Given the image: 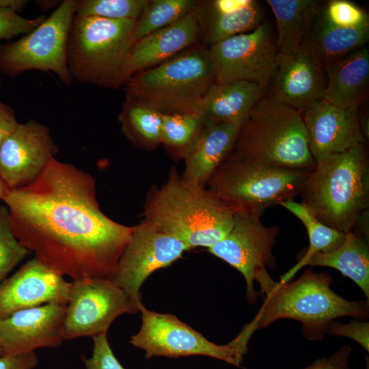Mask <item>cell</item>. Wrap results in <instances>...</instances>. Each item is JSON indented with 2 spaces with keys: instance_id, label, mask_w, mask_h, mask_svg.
<instances>
[{
  "instance_id": "obj_20",
  "label": "cell",
  "mask_w": 369,
  "mask_h": 369,
  "mask_svg": "<svg viewBox=\"0 0 369 369\" xmlns=\"http://www.w3.org/2000/svg\"><path fill=\"white\" fill-rule=\"evenodd\" d=\"M200 31V18L193 9L172 24L135 42L126 64V79L171 59L194 44Z\"/></svg>"
},
{
  "instance_id": "obj_23",
  "label": "cell",
  "mask_w": 369,
  "mask_h": 369,
  "mask_svg": "<svg viewBox=\"0 0 369 369\" xmlns=\"http://www.w3.org/2000/svg\"><path fill=\"white\" fill-rule=\"evenodd\" d=\"M327 73L323 100L342 109L358 108L366 100L369 51L366 46L324 68Z\"/></svg>"
},
{
  "instance_id": "obj_8",
  "label": "cell",
  "mask_w": 369,
  "mask_h": 369,
  "mask_svg": "<svg viewBox=\"0 0 369 369\" xmlns=\"http://www.w3.org/2000/svg\"><path fill=\"white\" fill-rule=\"evenodd\" d=\"M310 172L266 165L234 153L217 169L206 185L235 213L260 216L269 206L299 194Z\"/></svg>"
},
{
  "instance_id": "obj_2",
  "label": "cell",
  "mask_w": 369,
  "mask_h": 369,
  "mask_svg": "<svg viewBox=\"0 0 369 369\" xmlns=\"http://www.w3.org/2000/svg\"><path fill=\"white\" fill-rule=\"evenodd\" d=\"M259 283L264 302L255 318L247 324L253 332L281 319H292L302 324V333L310 340L324 338L333 320L352 316L366 320L369 301H349L331 288L332 278L327 273L304 271L297 279L282 283L273 280L266 269L260 271Z\"/></svg>"
},
{
  "instance_id": "obj_25",
  "label": "cell",
  "mask_w": 369,
  "mask_h": 369,
  "mask_svg": "<svg viewBox=\"0 0 369 369\" xmlns=\"http://www.w3.org/2000/svg\"><path fill=\"white\" fill-rule=\"evenodd\" d=\"M327 266L339 271L353 280L369 297V247L362 232L346 233L342 244L336 250L316 253L302 265Z\"/></svg>"
},
{
  "instance_id": "obj_43",
  "label": "cell",
  "mask_w": 369,
  "mask_h": 369,
  "mask_svg": "<svg viewBox=\"0 0 369 369\" xmlns=\"http://www.w3.org/2000/svg\"><path fill=\"white\" fill-rule=\"evenodd\" d=\"M9 188L0 177V200H3Z\"/></svg>"
},
{
  "instance_id": "obj_46",
  "label": "cell",
  "mask_w": 369,
  "mask_h": 369,
  "mask_svg": "<svg viewBox=\"0 0 369 369\" xmlns=\"http://www.w3.org/2000/svg\"><path fill=\"white\" fill-rule=\"evenodd\" d=\"M2 353V349H1V344H0V355H1Z\"/></svg>"
},
{
  "instance_id": "obj_39",
  "label": "cell",
  "mask_w": 369,
  "mask_h": 369,
  "mask_svg": "<svg viewBox=\"0 0 369 369\" xmlns=\"http://www.w3.org/2000/svg\"><path fill=\"white\" fill-rule=\"evenodd\" d=\"M38 359L35 352L0 355V369H33Z\"/></svg>"
},
{
  "instance_id": "obj_44",
  "label": "cell",
  "mask_w": 369,
  "mask_h": 369,
  "mask_svg": "<svg viewBox=\"0 0 369 369\" xmlns=\"http://www.w3.org/2000/svg\"><path fill=\"white\" fill-rule=\"evenodd\" d=\"M365 369H369V359L368 357H365Z\"/></svg>"
},
{
  "instance_id": "obj_4",
  "label": "cell",
  "mask_w": 369,
  "mask_h": 369,
  "mask_svg": "<svg viewBox=\"0 0 369 369\" xmlns=\"http://www.w3.org/2000/svg\"><path fill=\"white\" fill-rule=\"evenodd\" d=\"M302 202L323 223L348 233L369 205V163L364 144L319 163L301 191Z\"/></svg>"
},
{
  "instance_id": "obj_12",
  "label": "cell",
  "mask_w": 369,
  "mask_h": 369,
  "mask_svg": "<svg viewBox=\"0 0 369 369\" xmlns=\"http://www.w3.org/2000/svg\"><path fill=\"white\" fill-rule=\"evenodd\" d=\"M207 50L215 82L248 81L265 89L270 84L278 52L267 22L250 32L213 44Z\"/></svg>"
},
{
  "instance_id": "obj_42",
  "label": "cell",
  "mask_w": 369,
  "mask_h": 369,
  "mask_svg": "<svg viewBox=\"0 0 369 369\" xmlns=\"http://www.w3.org/2000/svg\"><path fill=\"white\" fill-rule=\"evenodd\" d=\"M27 3L26 0H0V10H11L19 13Z\"/></svg>"
},
{
  "instance_id": "obj_7",
  "label": "cell",
  "mask_w": 369,
  "mask_h": 369,
  "mask_svg": "<svg viewBox=\"0 0 369 369\" xmlns=\"http://www.w3.org/2000/svg\"><path fill=\"white\" fill-rule=\"evenodd\" d=\"M215 82L208 50L196 49L132 75L126 98L162 114L197 113Z\"/></svg>"
},
{
  "instance_id": "obj_30",
  "label": "cell",
  "mask_w": 369,
  "mask_h": 369,
  "mask_svg": "<svg viewBox=\"0 0 369 369\" xmlns=\"http://www.w3.org/2000/svg\"><path fill=\"white\" fill-rule=\"evenodd\" d=\"M196 1L193 0H154L137 20L134 43L146 36L176 22L195 9Z\"/></svg>"
},
{
  "instance_id": "obj_32",
  "label": "cell",
  "mask_w": 369,
  "mask_h": 369,
  "mask_svg": "<svg viewBox=\"0 0 369 369\" xmlns=\"http://www.w3.org/2000/svg\"><path fill=\"white\" fill-rule=\"evenodd\" d=\"M148 0H76V14L113 20H137Z\"/></svg>"
},
{
  "instance_id": "obj_15",
  "label": "cell",
  "mask_w": 369,
  "mask_h": 369,
  "mask_svg": "<svg viewBox=\"0 0 369 369\" xmlns=\"http://www.w3.org/2000/svg\"><path fill=\"white\" fill-rule=\"evenodd\" d=\"M57 152L46 126L33 120L18 123L0 147V177L9 189L27 185Z\"/></svg>"
},
{
  "instance_id": "obj_13",
  "label": "cell",
  "mask_w": 369,
  "mask_h": 369,
  "mask_svg": "<svg viewBox=\"0 0 369 369\" xmlns=\"http://www.w3.org/2000/svg\"><path fill=\"white\" fill-rule=\"evenodd\" d=\"M189 249L175 236L143 220L133 226L131 237L109 278L139 304L142 303L140 289L148 277Z\"/></svg>"
},
{
  "instance_id": "obj_19",
  "label": "cell",
  "mask_w": 369,
  "mask_h": 369,
  "mask_svg": "<svg viewBox=\"0 0 369 369\" xmlns=\"http://www.w3.org/2000/svg\"><path fill=\"white\" fill-rule=\"evenodd\" d=\"M323 70L302 46L290 54L278 53L269 96L302 113L323 99L326 87Z\"/></svg>"
},
{
  "instance_id": "obj_24",
  "label": "cell",
  "mask_w": 369,
  "mask_h": 369,
  "mask_svg": "<svg viewBox=\"0 0 369 369\" xmlns=\"http://www.w3.org/2000/svg\"><path fill=\"white\" fill-rule=\"evenodd\" d=\"M368 39L369 25L353 28L335 26L320 10L301 46L325 68L366 46Z\"/></svg>"
},
{
  "instance_id": "obj_40",
  "label": "cell",
  "mask_w": 369,
  "mask_h": 369,
  "mask_svg": "<svg viewBox=\"0 0 369 369\" xmlns=\"http://www.w3.org/2000/svg\"><path fill=\"white\" fill-rule=\"evenodd\" d=\"M18 123L13 108L0 100V147Z\"/></svg>"
},
{
  "instance_id": "obj_37",
  "label": "cell",
  "mask_w": 369,
  "mask_h": 369,
  "mask_svg": "<svg viewBox=\"0 0 369 369\" xmlns=\"http://www.w3.org/2000/svg\"><path fill=\"white\" fill-rule=\"evenodd\" d=\"M326 333L332 336H344L360 344L367 352L369 351V323L355 320L347 324L331 323Z\"/></svg>"
},
{
  "instance_id": "obj_28",
  "label": "cell",
  "mask_w": 369,
  "mask_h": 369,
  "mask_svg": "<svg viewBox=\"0 0 369 369\" xmlns=\"http://www.w3.org/2000/svg\"><path fill=\"white\" fill-rule=\"evenodd\" d=\"M123 134L135 146L152 149L161 144V113L125 98L118 117Z\"/></svg>"
},
{
  "instance_id": "obj_10",
  "label": "cell",
  "mask_w": 369,
  "mask_h": 369,
  "mask_svg": "<svg viewBox=\"0 0 369 369\" xmlns=\"http://www.w3.org/2000/svg\"><path fill=\"white\" fill-rule=\"evenodd\" d=\"M141 325L130 344L145 352V357H180L203 355L240 366L250 338L241 331L230 342L219 345L175 315L162 314L139 305Z\"/></svg>"
},
{
  "instance_id": "obj_16",
  "label": "cell",
  "mask_w": 369,
  "mask_h": 369,
  "mask_svg": "<svg viewBox=\"0 0 369 369\" xmlns=\"http://www.w3.org/2000/svg\"><path fill=\"white\" fill-rule=\"evenodd\" d=\"M301 115L316 163L366 141L357 108L342 109L323 99Z\"/></svg>"
},
{
  "instance_id": "obj_27",
  "label": "cell",
  "mask_w": 369,
  "mask_h": 369,
  "mask_svg": "<svg viewBox=\"0 0 369 369\" xmlns=\"http://www.w3.org/2000/svg\"><path fill=\"white\" fill-rule=\"evenodd\" d=\"M279 205L292 213L303 223L309 237L307 251L293 267L281 277L279 282L286 283L290 281L312 255L330 252L338 249L345 240L346 233L323 223L303 203L297 202L293 199L280 202Z\"/></svg>"
},
{
  "instance_id": "obj_14",
  "label": "cell",
  "mask_w": 369,
  "mask_h": 369,
  "mask_svg": "<svg viewBox=\"0 0 369 369\" xmlns=\"http://www.w3.org/2000/svg\"><path fill=\"white\" fill-rule=\"evenodd\" d=\"M260 215L237 211L234 215L233 226L221 241L208 248L215 256L238 271L244 277L246 297L254 303L258 297L254 282L258 273L275 267L272 249L279 234L277 226H266Z\"/></svg>"
},
{
  "instance_id": "obj_41",
  "label": "cell",
  "mask_w": 369,
  "mask_h": 369,
  "mask_svg": "<svg viewBox=\"0 0 369 369\" xmlns=\"http://www.w3.org/2000/svg\"><path fill=\"white\" fill-rule=\"evenodd\" d=\"M253 0H215L211 3L213 14L230 13L249 5Z\"/></svg>"
},
{
  "instance_id": "obj_31",
  "label": "cell",
  "mask_w": 369,
  "mask_h": 369,
  "mask_svg": "<svg viewBox=\"0 0 369 369\" xmlns=\"http://www.w3.org/2000/svg\"><path fill=\"white\" fill-rule=\"evenodd\" d=\"M262 23V12L256 1L236 11L213 14L208 38L210 44L226 38L250 32Z\"/></svg>"
},
{
  "instance_id": "obj_38",
  "label": "cell",
  "mask_w": 369,
  "mask_h": 369,
  "mask_svg": "<svg viewBox=\"0 0 369 369\" xmlns=\"http://www.w3.org/2000/svg\"><path fill=\"white\" fill-rule=\"evenodd\" d=\"M351 348L342 346L328 357H321L303 369H351L348 359Z\"/></svg>"
},
{
  "instance_id": "obj_34",
  "label": "cell",
  "mask_w": 369,
  "mask_h": 369,
  "mask_svg": "<svg viewBox=\"0 0 369 369\" xmlns=\"http://www.w3.org/2000/svg\"><path fill=\"white\" fill-rule=\"evenodd\" d=\"M320 12L323 17L335 26L353 28L369 25L368 14L350 1H330Z\"/></svg>"
},
{
  "instance_id": "obj_33",
  "label": "cell",
  "mask_w": 369,
  "mask_h": 369,
  "mask_svg": "<svg viewBox=\"0 0 369 369\" xmlns=\"http://www.w3.org/2000/svg\"><path fill=\"white\" fill-rule=\"evenodd\" d=\"M31 254L14 236L7 206L0 204V284L16 266Z\"/></svg>"
},
{
  "instance_id": "obj_18",
  "label": "cell",
  "mask_w": 369,
  "mask_h": 369,
  "mask_svg": "<svg viewBox=\"0 0 369 369\" xmlns=\"http://www.w3.org/2000/svg\"><path fill=\"white\" fill-rule=\"evenodd\" d=\"M70 282L35 258L0 284V320L49 303L67 305Z\"/></svg>"
},
{
  "instance_id": "obj_9",
  "label": "cell",
  "mask_w": 369,
  "mask_h": 369,
  "mask_svg": "<svg viewBox=\"0 0 369 369\" xmlns=\"http://www.w3.org/2000/svg\"><path fill=\"white\" fill-rule=\"evenodd\" d=\"M76 14V0H64L33 30L16 41L0 44V73L14 78L29 70L53 72L70 86L68 38Z\"/></svg>"
},
{
  "instance_id": "obj_5",
  "label": "cell",
  "mask_w": 369,
  "mask_h": 369,
  "mask_svg": "<svg viewBox=\"0 0 369 369\" xmlns=\"http://www.w3.org/2000/svg\"><path fill=\"white\" fill-rule=\"evenodd\" d=\"M136 21L75 14L66 51L73 80L109 89L124 85Z\"/></svg>"
},
{
  "instance_id": "obj_1",
  "label": "cell",
  "mask_w": 369,
  "mask_h": 369,
  "mask_svg": "<svg viewBox=\"0 0 369 369\" xmlns=\"http://www.w3.org/2000/svg\"><path fill=\"white\" fill-rule=\"evenodd\" d=\"M2 201L17 240L72 280L112 275L133 230L102 213L90 174L55 157L35 180L9 189Z\"/></svg>"
},
{
  "instance_id": "obj_11",
  "label": "cell",
  "mask_w": 369,
  "mask_h": 369,
  "mask_svg": "<svg viewBox=\"0 0 369 369\" xmlns=\"http://www.w3.org/2000/svg\"><path fill=\"white\" fill-rule=\"evenodd\" d=\"M141 303L135 302L109 277L74 279L70 282L64 339L106 333L120 315L139 312Z\"/></svg>"
},
{
  "instance_id": "obj_35",
  "label": "cell",
  "mask_w": 369,
  "mask_h": 369,
  "mask_svg": "<svg viewBox=\"0 0 369 369\" xmlns=\"http://www.w3.org/2000/svg\"><path fill=\"white\" fill-rule=\"evenodd\" d=\"M45 18L44 15H40L27 18L14 10H0V40H10L26 34L39 25Z\"/></svg>"
},
{
  "instance_id": "obj_21",
  "label": "cell",
  "mask_w": 369,
  "mask_h": 369,
  "mask_svg": "<svg viewBox=\"0 0 369 369\" xmlns=\"http://www.w3.org/2000/svg\"><path fill=\"white\" fill-rule=\"evenodd\" d=\"M240 128L228 123H204L195 142L183 157L182 180L191 184L206 187L234 147Z\"/></svg>"
},
{
  "instance_id": "obj_29",
  "label": "cell",
  "mask_w": 369,
  "mask_h": 369,
  "mask_svg": "<svg viewBox=\"0 0 369 369\" xmlns=\"http://www.w3.org/2000/svg\"><path fill=\"white\" fill-rule=\"evenodd\" d=\"M161 144L183 159L200 135L204 122L197 113L162 114Z\"/></svg>"
},
{
  "instance_id": "obj_22",
  "label": "cell",
  "mask_w": 369,
  "mask_h": 369,
  "mask_svg": "<svg viewBox=\"0 0 369 369\" xmlns=\"http://www.w3.org/2000/svg\"><path fill=\"white\" fill-rule=\"evenodd\" d=\"M266 89L248 81L215 82L199 105L197 114L204 123H228L240 127Z\"/></svg>"
},
{
  "instance_id": "obj_6",
  "label": "cell",
  "mask_w": 369,
  "mask_h": 369,
  "mask_svg": "<svg viewBox=\"0 0 369 369\" xmlns=\"http://www.w3.org/2000/svg\"><path fill=\"white\" fill-rule=\"evenodd\" d=\"M234 146L236 154L271 166L308 172L316 166L301 113L269 96L254 106Z\"/></svg>"
},
{
  "instance_id": "obj_36",
  "label": "cell",
  "mask_w": 369,
  "mask_h": 369,
  "mask_svg": "<svg viewBox=\"0 0 369 369\" xmlns=\"http://www.w3.org/2000/svg\"><path fill=\"white\" fill-rule=\"evenodd\" d=\"M92 338L94 346L92 356L82 359L85 369H125L115 356L107 333Z\"/></svg>"
},
{
  "instance_id": "obj_3",
  "label": "cell",
  "mask_w": 369,
  "mask_h": 369,
  "mask_svg": "<svg viewBox=\"0 0 369 369\" xmlns=\"http://www.w3.org/2000/svg\"><path fill=\"white\" fill-rule=\"evenodd\" d=\"M235 212L206 187L189 184L173 170L146 201L144 220L186 244L209 248L230 232Z\"/></svg>"
},
{
  "instance_id": "obj_26",
  "label": "cell",
  "mask_w": 369,
  "mask_h": 369,
  "mask_svg": "<svg viewBox=\"0 0 369 369\" xmlns=\"http://www.w3.org/2000/svg\"><path fill=\"white\" fill-rule=\"evenodd\" d=\"M276 21L279 54L292 53L301 43L320 10L315 0H268Z\"/></svg>"
},
{
  "instance_id": "obj_17",
  "label": "cell",
  "mask_w": 369,
  "mask_h": 369,
  "mask_svg": "<svg viewBox=\"0 0 369 369\" xmlns=\"http://www.w3.org/2000/svg\"><path fill=\"white\" fill-rule=\"evenodd\" d=\"M66 305L49 303L18 310L0 320L1 354L18 355L57 348L64 340Z\"/></svg>"
},
{
  "instance_id": "obj_45",
  "label": "cell",
  "mask_w": 369,
  "mask_h": 369,
  "mask_svg": "<svg viewBox=\"0 0 369 369\" xmlns=\"http://www.w3.org/2000/svg\"><path fill=\"white\" fill-rule=\"evenodd\" d=\"M1 74L0 73V88H1Z\"/></svg>"
}]
</instances>
